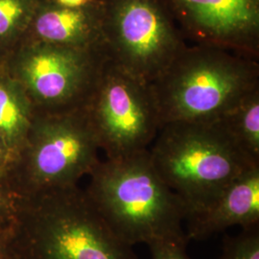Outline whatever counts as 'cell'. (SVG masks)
I'll use <instances>...</instances> for the list:
<instances>
[{
	"label": "cell",
	"instance_id": "1",
	"mask_svg": "<svg viewBox=\"0 0 259 259\" xmlns=\"http://www.w3.org/2000/svg\"><path fill=\"white\" fill-rule=\"evenodd\" d=\"M90 175L85 193L124 244L132 248L159 243L187 246L186 206L157 174L148 150L99 161Z\"/></svg>",
	"mask_w": 259,
	"mask_h": 259
},
{
	"label": "cell",
	"instance_id": "2",
	"mask_svg": "<svg viewBox=\"0 0 259 259\" xmlns=\"http://www.w3.org/2000/svg\"><path fill=\"white\" fill-rule=\"evenodd\" d=\"M151 85L161 126L215 122L259 89L258 59L222 47L186 46Z\"/></svg>",
	"mask_w": 259,
	"mask_h": 259
},
{
	"label": "cell",
	"instance_id": "3",
	"mask_svg": "<svg viewBox=\"0 0 259 259\" xmlns=\"http://www.w3.org/2000/svg\"><path fill=\"white\" fill-rule=\"evenodd\" d=\"M148 151L157 174L185 204L186 219L207 209L234 179L259 165L220 120L163 124Z\"/></svg>",
	"mask_w": 259,
	"mask_h": 259
},
{
	"label": "cell",
	"instance_id": "4",
	"mask_svg": "<svg viewBox=\"0 0 259 259\" xmlns=\"http://www.w3.org/2000/svg\"><path fill=\"white\" fill-rule=\"evenodd\" d=\"M103 41L113 64L152 83L186 47L163 0H101Z\"/></svg>",
	"mask_w": 259,
	"mask_h": 259
},
{
	"label": "cell",
	"instance_id": "5",
	"mask_svg": "<svg viewBox=\"0 0 259 259\" xmlns=\"http://www.w3.org/2000/svg\"><path fill=\"white\" fill-rule=\"evenodd\" d=\"M34 221L36 259H138L76 185L39 191Z\"/></svg>",
	"mask_w": 259,
	"mask_h": 259
},
{
	"label": "cell",
	"instance_id": "6",
	"mask_svg": "<svg viewBox=\"0 0 259 259\" xmlns=\"http://www.w3.org/2000/svg\"><path fill=\"white\" fill-rule=\"evenodd\" d=\"M108 159L148 150L161 127L151 83L108 60L84 108Z\"/></svg>",
	"mask_w": 259,
	"mask_h": 259
},
{
	"label": "cell",
	"instance_id": "7",
	"mask_svg": "<svg viewBox=\"0 0 259 259\" xmlns=\"http://www.w3.org/2000/svg\"><path fill=\"white\" fill-rule=\"evenodd\" d=\"M108 60L104 49H76L32 41L19 60V83L45 113L82 110Z\"/></svg>",
	"mask_w": 259,
	"mask_h": 259
},
{
	"label": "cell",
	"instance_id": "8",
	"mask_svg": "<svg viewBox=\"0 0 259 259\" xmlns=\"http://www.w3.org/2000/svg\"><path fill=\"white\" fill-rule=\"evenodd\" d=\"M99 149L85 109L44 113L32 126L31 180L38 192L76 185L99 163Z\"/></svg>",
	"mask_w": 259,
	"mask_h": 259
},
{
	"label": "cell",
	"instance_id": "9",
	"mask_svg": "<svg viewBox=\"0 0 259 259\" xmlns=\"http://www.w3.org/2000/svg\"><path fill=\"white\" fill-rule=\"evenodd\" d=\"M184 37L259 58V0H163Z\"/></svg>",
	"mask_w": 259,
	"mask_h": 259
},
{
	"label": "cell",
	"instance_id": "10",
	"mask_svg": "<svg viewBox=\"0 0 259 259\" xmlns=\"http://www.w3.org/2000/svg\"><path fill=\"white\" fill-rule=\"evenodd\" d=\"M29 27L33 42L105 50L101 0H91L80 7H65L51 0L39 1Z\"/></svg>",
	"mask_w": 259,
	"mask_h": 259
},
{
	"label": "cell",
	"instance_id": "11",
	"mask_svg": "<svg viewBox=\"0 0 259 259\" xmlns=\"http://www.w3.org/2000/svg\"><path fill=\"white\" fill-rule=\"evenodd\" d=\"M186 237L204 240L233 226L247 230L259 226V165L244 171L203 212L186 219Z\"/></svg>",
	"mask_w": 259,
	"mask_h": 259
},
{
	"label": "cell",
	"instance_id": "12",
	"mask_svg": "<svg viewBox=\"0 0 259 259\" xmlns=\"http://www.w3.org/2000/svg\"><path fill=\"white\" fill-rule=\"evenodd\" d=\"M29 104L19 82L0 75V131L10 148L18 146L31 131Z\"/></svg>",
	"mask_w": 259,
	"mask_h": 259
},
{
	"label": "cell",
	"instance_id": "13",
	"mask_svg": "<svg viewBox=\"0 0 259 259\" xmlns=\"http://www.w3.org/2000/svg\"><path fill=\"white\" fill-rule=\"evenodd\" d=\"M220 121L242 152L259 164V89L248 94Z\"/></svg>",
	"mask_w": 259,
	"mask_h": 259
},
{
	"label": "cell",
	"instance_id": "14",
	"mask_svg": "<svg viewBox=\"0 0 259 259\" xmlns=\"http://www.w3.org/2000/svg\"><path fill=\"white\" fill-rule=\"evenodd\" d=\"M39 0H0V42H8L29 27Z\"/></svg>",
	"mask_w": 259,
	"mask_h": 259
},
{
	"label": "cell",
	"instance_id": "15",
	"mask_svg": "<svg viewBox=\"0 0 259 259\" xmlns=\"http://www.w3.org/2000/svg\"><path fill=\"white\" fill-rule=\"evenodd\" d=\"M217 259H259V226L226 235Z\"/></svg>",
	"mask_w": 259,
	"mask_h": 259
},
{
	"label": "cell",
	"instance_id": "16",
	"mask_svg": "<svg viewBox=\"0 0 259 259\" xmlns=\"http://www.w3.org/2000/svg\"><path fill=\"white\" fill-rule=\"evenodd\" d=\"M149 248L152 259H191L186 252V245L159 243Z\"/></svg>",
	"mask_w": 259,
	"mask_h": 259
},
{
	"label": "cell",
	"instance_id": "17",
	"mask_svg": "<svg viewBox=\"0 0 259 259\" xmlns=\"http://www.w3.org/2000/svg\"><path fill=\"white\" fill-rule=\"evenodd\" d=\"M10 146L6 141L5 137L0 131V164H2L9 155Z\"/></svg>",
	"mask_w": 259,
	"mask_h": 259
},
{
	"label": "cell",
	"instance_id": "18",
	"mask_svg": "<svg viewBox=\"0 0 259 259\" xmlns=\"http://www.w3.org/2000/svg\"><path fill=\"white\" fill-rule=\"evenodd\" d=\"M58 5L65 6V7H80L87 4L91 0H51Z\"/></svg>",
	"mask_w": 259,
	"mask_h": 259
},
{
	"label": "cell",
	"instance_id": "19",
	"mask_svg": "<svg viewBox=\"0 0 259 259\" xmlns=\"http://www.w3.org/2000/svg\"><path fill=\"white\" fill-rule=\"evenodd\" d=\"M0 206H1V197H0Z\"/></svg>",
	"mask_w": 259,
	"mask_h": 259
}]
</instances>
